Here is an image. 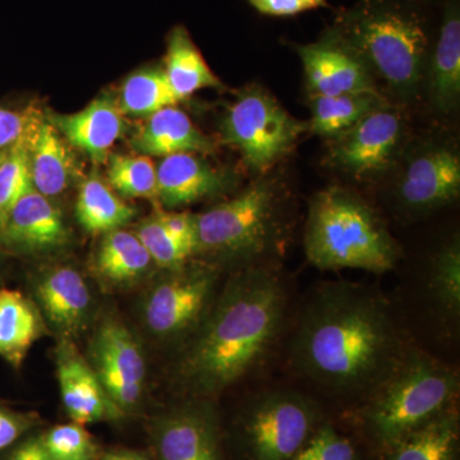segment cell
<instances>
[{
    "instance_id": "1",
    "label": "cell",
    "mask_w": 460,
    "mask_h": 460,
    "mask_svg": "<svg viewBox=\"0 0 460 460\" xmlns=\"http://www.w3.org/2000/svg\"><path fill=\"white\" fill-rule=\"evenodd\" d=\"M383 293L365 284H321L299 308L289 341L290 368L338 405L358 407L389 377L411 348Z\"/></svg>"
},
{
    "instance_id": "2",
    "label": "cell",
    "mask_w": 460,
    "mask_h": 460,
    "mask_svg": "<svg viewBox=\"0 0 460 460\" xmlns=\"http://www.w3.org/2000/svg\"><path fill=\"white\" fill-rule=\"evenodd\" d=\"M290 301L275 263L235 270L181 357L184 386L210 401L260 370L286 332Z\"/></svg>"
},
{
    "instance_id": "3",
    "label": "cell",
    "mask_w": 460,
    "mask_h": 460,
    "mask_svg": "<svg viewBox=\"0 0 460 460\" xmlns=\"http://www.w3.org/2000/svg\"><path fill=\"white\" fill-rule=\"evenodd\" d=\"M459 372L411 345L404 358L358 407L337 420L374 460L402 436L458 404Z\"/></svg>"
},
{
    "instance_id": "4",
    "label": "cell",
    "mask_w": 460,
    "mask_h": 460,
    "mask_svg": "<svg viewBox=\"0 0 460 460\" xmlns=\"http://www.w3.org/2000/svg\"><path fill=\"white\" fill-rule=\"evenodd\" d=\"M332 26L395 96L410 100L419 93L428 71L431 36L417 4L359 0L341 12Z\"/></svg>"
},
{
    "instance_id": "5",
    "label": "cell",
    "mask_w": 460,
    "mask_h": 460,
    "mask_svg": "<svg viewBox=\"0 0 460 460\" xmlns=\"http://www.w3.org/2000/svg\"><path fill=\"white\" fill-rule=\"evenodd\" d=\"M308 262L323 271L344 269L385 274L401 252L392 233L361 196L329 187L311 199L305 229Z\"/></svg>"
},
{
    "instance_id": "6",
    "label": "cell",
    "mask_w": 460,
    "mask_h": 460,
    "mask_svg": "<svg viewBox=\"0 0 460 460\" xmlns=\"http://www.w3.org/2000/svg\"><path fill=\"white\" fill-rule=\"evenodd\" d=\"M195 223L196 253H213L238 263L237 270L270 265L287 235L286 198L263 175L234 198L195 215Z\"/></svg>"
},
{
    "instance_id": "7",
    "label": "cell",
    "mask_w": 460,
    "mask_h": 460,
    "mask_svg": "<svg viewBox=\"0 0 460 460\" xmlns=\"http://www.w3.org/2000/svg\"><path fill=\"white\" fill-rule=\"evenodd\" d=\"M330 411L310 393L268 387L251 396L223 425L230 460H292Z\"/></svg>"
},
{
    "instance_id": "8",
    "label": "cell",
    "mask_w": 460,
    "mask_h": 460,
    "mask_svg": "<svg viewBox=\"0 0 460 460\" xmlns=\"http://www.w3.org/2000/svg\"><path fill=\"white\" fill-rule=\"evenodd\" d=\"M307 129V123L288 113L260 84L242 91L222 124L224 141L239 151L247 168L259 177L286 157Z\"/></svg>"
},
{
    "instance_id": "9",
    "label": "cell",
    "mask_w": 460,
    "mask_h": 460,
    "mask_svg": "<svg viewBox=\"0 0 460 460\" xmlns=\"http://www.w3.org/2000/svg\"><path fill=\"white\" fill-rule=\"evenodd\" d=\"M220 271L210 263L186 265L171 271L148 296V329L162 338L196 332L213 307Z\"/></svg>"
},
{
    "instance_id": "10",
    "label": "cell",
    "mask_w": 460,
    "mask_h": 460,
    "mask_svg": "<svg viewBox=\"0 0 460 460\" xmlns=\"http://www.w3.org/2000/svg\"><path fill=\"white\" fill-rule=\"evenodd\" d=\"M404 128L401 111L387 102L330 140V162L357 180L377 177L395 164Z\"/></svg>"
},
{
    "instance_id": "11",
    "label": "cell",
    "mask_w": 460,
    "mask_h": 460,
    "mask_svg": "<svg viewBox=\"0 0 460 460\" xmlns=\"http://www.w3.org/2000/svg\"><path fill=\"white\" fill-rule=\"evenodd\" d=\"M154 460H230L223 422L211 401L184 402L151 426Z\"/></svg>"
},
{
    "instance_id": "12",
    "label": "cell",
    "mask_w": 460,
    "mask_h": 460,
    "mask_svg": "<svg viewBox=\"0 0 460 460\" xmlns=\"http://www.w3.org/2000/svg\"><path fill=\"white\" fill-rule=\"evenodd\" d=\"M460 193V155L456 145L426 142L408 157L396 198L405 213L429 214L452 204Z\"/></svg>"
},
{
    "instance_id": "13",
    "label": "cell",
    "mask_w": 460,
    "mask_h": 460,
    "mask_svg": "<svg viewBox=\"0 0 460 460\" xmlns=\"http://www.w3.org/2000/svg\"><path fill=\"white\" fill-rule=\"evenodd\" d=\"M296 53L310 96L378 93L370 66L334 26L326 29L319 40L296 47Z\"/></svg>"
},
{
    "instance_id": "14",
    "label": "cell",
    "mask_w": 460,
    "mask_h": 460,
    "mask_svg": "<svg viewBox=\"0 0 460 460\" xmlns=\"http://www.w3.org/2000/svg\"><path fill=\"white\" fill-rule=\"evenodd\" d=\"M96 375L105 392L124 414L135 411L144 389V356L131 332L117 321L102 323L93 344Z\"/></svg>"
},
{
    "instance_id": "15",
    "label": "cell",
    "mask_w": 460,
    "mask_h": 460,
    "mask_svg": "<svg viewBox=\"0 0 460 460\" xmlns=\"http://www.w3.org/2000/svg\"><path fill=\"white\" fill-rule=\"evenodd\" d=\"M57 367L63 404L72 422L86 426L117 422L126 416L109 398L95 370L72 345H60Z\"/></svg>"
},
{
    "instance_id": "16",
    "label": "cell",
    "mask_w": 460,
    "mask_h": 460,
    "mask_svg": "<svg viewBox=\"0 0 460 460\" xmlns=\"http://www.w3.org/2000/svg\"><path fill=\"white\" fill-rule=\"evenodd\" d=\"M157 196L169 208L219 195L232 186L230 175L192 153L163 157L156 168Z\"/></svg>"
},
{
    "instance_id": "17",
    "label": "cell",
    "mask_w": 460,
    "mask_h": 460,
    "mask_svg": "<svg viewBox=\"0 0 460 460\" xmlns=\"http://www.w3.org/2000/svg\"><path fill=\"white\" fill-rule=\"evenodd\" d=\"M429 102L440 113H449L460 96L459 0H447L426 71Z\"/></svg>"
},
{
    "instance_id": "18",
    "label": "cell",
    "mask_w": 460,
    "mask_h": 460,
    "mask_svg": "<svg viewBox=\"0 0 460 460\" xmlns=\"http://www.w3.org/2000/svg\"><path fill=\"white\" fill-rule=\"evenodd\" d=\"M50 123L93 162L107 159L123 131L122 111L107 98L96 99L78 113L51 115Z\"/></svg>"
},
{
    "instance_id": "19",
    "label": "cell",
    "mask_w": 460,
    "mask_h": 460,
    "mask_svg": "<svg viewBox=\"0 0 460 460\" xmlns=\"http://www.w3.org/2000/svg\"><path fill=\"white\" fill-rule=\"evenodd\" d=\"M132 146L145 156H169L181 153L208 154L214 144L181 109L166 107L148 115L132 137Z\"/></svg>"
},
{
    "instance_id": "20",
    "label": "cell",
    "mask_w": 460,
    "mask_h": 460,
    "mask_svg": "<svg viewBox=\"0 0 460 460\" xmlns=\"http://www.w3.org/2000/svg\"><path fill=\"white\" fill-rule=\"evenodd\" d=\"M0 232L12 243L31 250L62 246L68 238L56 206L35 190H30L14 205Z\"/></svg>"
},
{
    "instance_id": "21",
    "label": "cell",
    "mask_w": 460,
    "mask_h": 460,
    "mask_svg": "<svg viewBox=\"0 0 460 460\" xmlns=\"http://www.w3.org/2000/svg\"><path fill=\"white\" fill-rule=\"evenodd\" d=\"M374 460H460L459 405L402 436Z\"/></svg>"
},
{
    "instance_id": "22",
    "label": "cell",
    "mask_w": 460,
    "mask_h": 460,
    "mask_svg": "<svg viewBox=\"0 0 460 460\" xmlns=\"http://www.w3.org/2000/svg\"><path fill=\"white\" fill-rule=\"evenodd\" d=\"M425 302L445 328H458L460 319V242L452 237L431 257L423 281Z\"/></svg>"
},
{
    "instance_id": "23",
    "label": "cell",
    "mask_w": 460,
    "mask_h": 460,
    "mask_svg": "<svg viewBox=\"0 0 460 460\" xmlns=\"http://www.w3.org/2000/svg\"><path fill=\"white\" fill-rule=\"evenodd\" d=\"M38 295L51 323L66 332L78 329L89 311V288L74 269L50 272L39 286Z\"/></svg>"
},
{
    "instance_id": "24",
    "label": "cell",
    "mask_w": 460,
    "mask_h": 460,
    "mask_svg": "<svg viewBox=\"0 0 460 460\" xmlns=\"http://www.w3.org/2000/svg\"><path fill=\"white\" fill-rule=\"evenodd\" d=\"M30 164L33 190L51 198L68 187L72 160L51 123H40L30 135Z\"/></svg>"
},
{
    "instance_id": "25",
    "label": "cell",
    "mask_w": 460,
    "mask_h": 460,
    "mask_svg": "<svg viewBox=\"0 0 460 460\" xmlns=\"http://www.w3.org/2000/svg\"><path fill=\"white\" fill-rule=\"evenodd\" d=\"M165 75L175 95L183 100L208 87H220L219 78L205 62L186 27L175 26L166 42Z\"/></svg>"
},
{
    "instance_id": "26",
    "label": "cell",
    "mask_w": 460,
    "mask_h": 460,
    "mask_svg": "<svg viewBox=\"0 0 460 460\" xmlns=\"http://www.w3.org/2000/svg\"><path fill=\"white\" fill-rule=\"evenodd\" d=\"M310 104L311 120L307 123V131L332 140L387 102L378 91L310 96Z\"/></svg>"
},
{
    "instance_id": "27",
    "label": "cell",
    "mask_w": 460,
    "mask_h": 460,
    "mask_svg": "<svg viewBox=\"0 0 460 460\" xmlns=\"http://www.w3.org/2000/svg\"><path fill=\"white\" fill-rule=\"evenodd\" d=\"M41 332L40 317L17 290H0V356L20 367Z\"/></svg>"
},
{
    "instance_id": "28",
    "label": "cell",
    "mask_w": 460,
    "mask_h": 460,
    "mask_svg": "<svg viewBox=\"0 0 460 460\" xmlns=\"http://www.w3.org/2000/svg\"><path fill=\"white\" fill-rule=\"evenodd\" d=\"M75 215L89 232L109 233L131 222L136 210L117 198L99 177L93 175L81 187Z\"/></svg>"
},
{
    "instance_id": "29",
    "label": "cell",
    "mask_w": 460,
    "mask_h": 460,
    "mask_svg": "<svg viewBox=\"0 0 460 460\" xmlns=\"http://www.w3.org/2000/svg\"><path fill=\"white\" fill-rule=\"evenodd\" d=\"M150 255L137 235L126 230L109 232L98 253V270L109 280L127 281L150 268Z\"/></svg>"
},
{
    "instance_id": "30",
    "label": "cell",
    "mask_w": 460,
    "mask_h": 460,
    "mask_svg": "<svg viewBox=\"0 0 460 460\" xmlns=\"http://www.w3.org/2000/svg\"><path fill=\"white\" fill-rule=\"evenodd\" d=\"M181 102L162 69H147L127 78L120 90L122 113L148 117Z\"/></svg>"
},
{
    "instance_id": "31",
    "label": "cell",
    "mask_w": 460,
    "mask_h": 460,
    "mask_svg": "<svg viewBox=\"0 0 460 460\" xmlns=\"http://www.w3.org/2000/svg\"><path fill=\"white\" fill-rule=\"evenodd\" d=\"M31 132L16 145L9 147L7 155L0 163V230L7 222L8 215L14 205L33 190L30 164Z\"/></svg>"
},
{
    "instance_id": "32",
    "label": "cell",
    "mask_w": 460,
    "mask_h": 460,
    "mask_svg": "<svg viewBox=\"0 0 460 460\" xmlns=\"http://www.w3.org/2000/svg\"><path fill=\"white\" fill-rule=\"evenodd\" d=\"M292 460H367L356 438L337 420L328 419Z\"/></svg>"
},
{
    "instance_id": "33",
    "label": "cell",
    "mask_w": 460,
    "mask_h": 460,
    "mask_svg": "<svg viewBox=\"0 0 460 460\" xmlns=\"http://www.w3.org/2000/svg\"><path fill=\"white\" fill-rule=\"evenodd\" d=\"M111 186L126 198L155 199L156 168L145 155H113L108 169Z\"/></svg>"
},
{
    "instance_id": "34",
    "label": "cell",
    "mask_w": 460,
    "mask_h": 460,
    "mask_svg": "<svg viewBox=\"0 0 460 460\" xmlns=\"http://www.w3.org/2000/svg\"><path fill=\"white\" fill-rule=\"evenodd\" d=\"M41 435V443L49 460H98L102 447L78 423L54 426Z\"/></svg>"
},
{
    "instance_id": "35",
    "label": "cell",
    "mask_w": 460,
    "mask_h": 460,
    "mask_svg": "<svg viewBox=\"0 0 460 460\" xmlns=\"http://www.w3.org/2000/svg\"><path fill=\"white\" fill-rule=\"evenodd\" d=\"M136 235L146 248L151 260L166 270L181 268L192 256L186 247L166 232L156 217L142 224Z\"/></svg>"
},
{
    "instance_id": "36",
    "label": "cell",
    "mask_w": 460,
    "mask_h": 460,
    "mask_svg": "<svg viewBox=\"0 0 460 460\" xmlns=\"http://www.w3.org/2000/svg\"><path fill=\"white\" fill-rule=\"evenodd\" d=\"M259 13L271 17H290L314 9L329 7L328 0H248Z\"/></svg>"
},
{
    "instance_id": "37",
    "label": "cell",
    "mask_w": 460,
    "mask_h": 460,
    "mask_svg": "<svg viewBox=\"0 0 460 460\" xmlns=\"http://www.w3.org/2000/svg\"><path fill=\"white\" fill-rule=\"evenodd\" d=\"M159 222L172 238L177 239L181 246L186 247L192 255L198 248L195 215L189 213H162L156 215Z\"/></svg>"
},
{
    "instance_id": "38",
    "label": "cell",
    "mask_w": 460,
    "mask_h": 460,
    "mask_svg": "<svg viewBox=\"0 0 460 460\" xmlns=\"http://www.w3.org/2000/svg\"><path fill=\"white\" fill-rule=\"evenodd\" d=\"M32 131V120L26 114L0 107V150L16 145Z\"/></svg>"
},
{
    "instance_id": "39",
    "label": "cell",
    "mask_w": 460,
    "mask_h": 460,
    "mask_svg": "<svg viewBox=\"0 0 460 460\" xmlns=\"http://www.w3.org/2000/svg\"><path fill=\"white\" fill-rule=\"evenodd\" d=\"M32 426H35L32 417L0 410V452L16 443Z\"/></svg>"
},
{
    "instance_id": "40",
    "label": "cell",
    "mask_w": 460,
    "mask_h": 460,
    "mask_svg": "<svg viewBox=\"0 0 460 460\" xmlns=\"http://www.w3.org/2000/svg\"><path fill=\"white\" fill-rule=\"evenodd\" d=\"M4 460H49L41 443V435H33L21 441Z\"/></svg>"
},
{
    "instance_id": "41",
    "label": "cell",
    "mask_w": 460,
    "mask_h": 460,
    "mask_svg": "<svg viewBox=\"0 0 460 460\" xmlns=\"http://www.w3.org/2000/svg\"><path fill=\"white\" fill-rule=\"evenodd\" d=\"M98 460H154V458L151 454L141 452V450L115 447V449L102 450Z\"/></svg>"
},
{
    "instance_id": "42",
    "label": "cell",
    "mask_w": 460,
    "mask_h": 460,
    "mask_svg": "<svg viewBox=\"0 0 460 460\" xmlns=\"http://www.w3.org/2000/svg\"><path fill=\"white\" fill-rule=\"evenodd\" d=\"M399 2L411 3V4L419 5L420 3L428 2V0H399Z\"/></svg>"
},
{
    "instance_id": "43",
    "label": "cell",
    "mask_w": 460,
    "mask_h": 460,
    "mask_svg": "<svg viewBox=\"0 0 460 460\" xmlns=\"http://www.w3.org/2000/svg\"><path fill=\"white\" fill-rule=\"evenodd\" d=\"M7 150H0V163L3 162V159H4V156L7 155Z\"/></svg>"
}]
</instances>
